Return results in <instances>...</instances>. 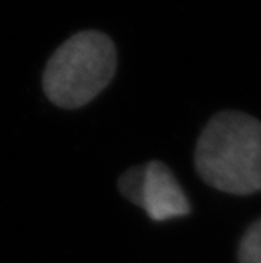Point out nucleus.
Returning <instances> with one entry per match:
<instances>
[{"label":"nucleus","mask_w":261,"mask_h":263,"mask_svg":"<svg viewBox=\"0 0 261 263\" xmlns=\"http://www.w3.org/2000/svg\"><path fill=\"white\" fill-rule=\"evenodd\" d=\"M194 164L200 178L222 193H259L261 122L239 110L217 112L198 136Z\"/></svg>","instance_id":"f257e3e1"},{"label":"nucleus","mask_w":261,"mask_h":263,"mask_svg":"<svg viewBox=\"0 0 261 263\" xmlns=\"http://www.w3.org/2000/svg\"><path fill=\"white\" fill-rule=\"evenodd\" d=\"M116 47L103 32L84 30L68 38L51 55L43 73V90L62 109H79L112 82Z\"/></svg>","instance_id":"f03ea898"},{"label":"nucleus","mask_w":261,"mask_h":263,"mask_svg":"<svg viewBox=\"0 0 261 263\" xmlns=\"http://www.w3.org/2000/svg\"><path fill=\"white\" fill-rule=\"evenodd\" d=\"M138 206L145 210L150 219L156 222L183 218L191 213V203L184 189L170 167L162 161H150L145 164Z\"/></svg>","instance_id":"7ed1b4c3"},{"label":"nucleus","mask_w":261,"mask_h":263,"mask_svg":"<svg viewBox=\"0 0 261 263\" xmlns=\"http://www.w3.org/2000/svg\"><path fill=\"white\" fill-rule=\"evenodd\" d=\"M239 263H261V218L243 235L238 246Z\"/></svg>","instance_id":"20e7f679"},{"label":"nucleus","mask_w":261,"mask_h":263,"mask_svg":"<svg viewBox=\"0 0 261 263\" xmlns=\"http://www.w3.org/2000/svg\"><path fill=\"white\" fill-rule=\"evenodd\" d=\"M144 175H145V164H142V165L131 167V169H128L120 178H118V189H120V193L137 206L140 205Z\"/></svg>","instance_id":"39448f33"}]
</instances>
